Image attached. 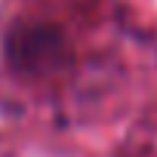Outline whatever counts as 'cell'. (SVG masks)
<instances>
[{"instance_id":"6da1fadb","label":"cell","mask_w":157,"mask_h":157,"mask_svg":"<svg viewBox=\"0 0 157 157\" xmlns=\"http://www.w3.org/2000/svg\"><path fill=\"white\" fill-rule=\"evenodd\" d=\"M62 43L65 40H62V34L56 28L31 25V28H22V31L10 34V40H6V59L19 71H43V68H49V65L59 62Z\"/></svg>"}]
</instances>
